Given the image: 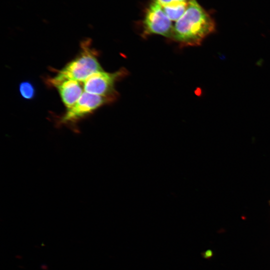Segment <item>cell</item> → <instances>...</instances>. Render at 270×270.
I'll list each match as a JSON object with an SVG mask.
<instances>
[{
	"instance_id": "7a4b0ae2",
	"label": "cell",
	"mask_w": 270,
	"mask_h": 270,
	"mask_svg": "<svg viewBox=\"0 0 270 270\" xmlns=\"http://www.w3.org/2000/svg\"><path fill=\"white\" fill-rule=\"evenodd\" d=\"M102 70L97 54L88 40L81 43L80 50L76 57L58 70L54 77L48 78V83L52 86L66 79L83 82L90 75Z\"/></svg>"
},
{
	"instance_id": "5b68a950",
	"label": "cell",
	"mask_w": 270,
	"mask_h": 270,
	"mask_svg": "<svg viewBox=\"0 0 270 270\" xmlns=\"http://www.w3.org/2000/svg\"><path fill=\"white\" fill-rule=\"evenodd\" d=\"M120 70L114 72L104 70L90 75L82 82L84 92L102 96L116 98V82L126 74Z\"/></svg>"
},
{
	"instance_id": "52a82bcc",
	"label": "cell",
	"mask_w": 270,
	"mask_h": 270,
	"mask_svg": "<svg viewBox=\"0 0 270 270\" xmlns=\"http://www.w3.org/2000/svg\"><path fill=\"white\" fill-rule=\"evenodd\" d=\"M190 1L178 2L162 6L168 18L172 21L176 22L184 14Z\"/></svg>"
},
{
	"instance_id": "3957f363",
	"label": "cell",
	"mask_w": 270,
	"mask_h": 270,
	"mask_svg": "<svg viewBox=\"0 0 270 270\" xmlns=\"http://www.w3.org/2000/svg\"><path fill=\"white\" fill-rule=\"evenodd\" d=\"M115 98L84 92L77 102L59 118V125L75 127L76 124Z\"/></svg>"
},
{
	"instance_id": "277c9868",
	"label": "cell",
	"mask_w": 270,
	"mask_h": 270,
	"mask_svg": "<svg viewBox=\"0 0 270 270\" xmlns=\"http://www.w3.org/2000/svg\"><path fill=\"white\" fill-rule=\"evenodd\" d=\"M143 34H158L172 38L174 25L162 6L152 0L146 10L142 21Z\"/></svg>"
},
{
	"instance_id": "9c48e42d",
	"label": "cell",
	"mask_w": 270,
	"mask_h": 270,
	"mask_svg": "<svg viewBox=\"0 0 270 270\" xmlns=\"http://www.w3.org/2000/svg\"><path fill=\"white\" fill-rule=\"evenodd\" d=\"M160 5L162 6L168 5L170 4H172L174 3H176L178 2H190V0H156Z\"/></svg>"
},
{
	"instance_id": "8992f818",
	"label": "cell",
	"mask_w": 270,
	"mask_h": 270,
	"mask_svg": "<svg viewBox=\"0 0 270 270\" xmlns=\"http://www.w3.org/2000/svg\"><path fill=\"white\" fill-rule=\"evenodd\" d=\"M52 86L56 88L62 101L67 109L72 107L84 92L80 82L74 80H64Z\"/></svg>"
},
{
	"instance_id": "ba28073f",
	"label": "cell",
	"mask_w": 270,
	"mask_h": 270,
	"mask_svg": "<svg viewBox=\"0 0 270 270\" xmlns=\"http://www.w3.org/2000/svg\"><path fill=\"white\" fill-rule=\"evenodd\" d=\"M19 91L22 96L26 100H32L36 96V88L32 84L28 81L20 83Z\"/></svg>"
},
{
	"instance_id": "6da1fadb",
	"label": "cell",
	"mask_w": 270,
	"mask_h": 270,
	"mask_svg": "<svg viewBox=\"0 0 270 270\" xmlns=\"http://www.w3.org/2000/svg\"><path fill=\"white\" fill-rule=\"evenodd\" d=\"M215 30L211 16L196 0H190L184 14L174 25L172 38L182 46H198Z\"/></svg>"
}]
</instances>
